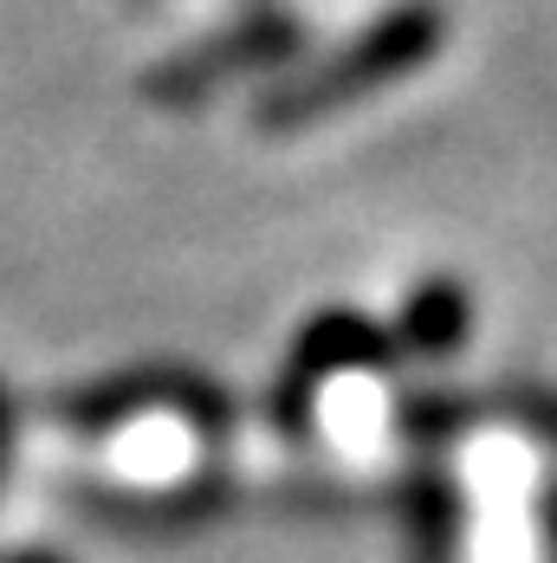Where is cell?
Wrapping results in <instances>:
<instances>
[{
  "label": "cell",
  "instance_id": "1",
  "mask_svg": "<svg viewBox=\"0 0 557 563\" xmlns=\"http://www.w3.org/2000/svg\"><path fill=\"white\" fill-rule=\"evenodd\" d=\"M435 46H441V13H435L428 0L395 7V13H383V20L350 46V53H337L325 71H312L305 85L278 91L273 104H266V123H305V117L331 111V104H343V98H363V91L390 85V78H402V71H415Z\"/></svg>",
  "mask_w": 557,
  "mask_h": 563
},
{
  "label": "cell",
  "instance_id": "2",
  "mask_svg": "<svg viewBox=\"0 0 557 563\" xmlns=\"http://www.w3.org/2000/svg\"><path fill=\"white\" fill-rule=\"evenodd\" d=\"M408 343L415 350H447L460 343V291L454 285H428L408 311Z\"/></svg>",
  "mask_w": 557,
  "mask_h": 563
},
{
  "label": "cell",
  "instance_id": "3",
  "mask_svg": "<svg viewBox=\"0 0 557 563\" xmlns=\"http://www.w3.org/2000/svg\"><path fill=\"white\" fill-rule=\"evenodd\" d=\"M0 441H7V401H0Z\"/></svg>",
  "mask_w": 557,
  "mask_h": 563
},
{
  "label": "cell",
  "instance_id": "4",
  "mask_svg": "<svg viewBox=\"0 0 557 563\" xmlns=\"http://www.w3.org/2000/svg\"><path fill=\"white\" fill-rule=\"evenodd\" d=\"M7 563H46V558H7Z\"/></svg>",
  "mask_w": 557,
  "mask_h": 563
}]
</instances>
